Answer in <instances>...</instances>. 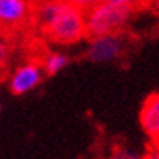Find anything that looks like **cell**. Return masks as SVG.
Wrapping results in <instances>:
<instances>
[{"label": "cell", "mask_w": 159, "mask_h": 159, "mask_svg": "<svg viewBox=\"0 0 159 159\" xmlns=\"http://www.w3.org/2000/svg\"><path fill=\"white\" fill-rule=\"evenodd\" d=\"M107 2H111L114 5H120V7H127V8H135L136 5H140L143 0H107Z\"/></svg>", "instance_id": "cell-12"}, {"label": "cell", "mask_w": 159, "mask_h": 159, "mask_svg": "<svg viewBox=\"0 0 159 159\" xmlns=\"http://www.w3.org/2000/svg\"><path fill=\"white\" fill-rule=\"evenodd\" d=\"M42 71H44L42 65L39 67L34 62L23 63L21 67H18L13 71V75L10 78V83H8L10 93L15 96H21V94H26V93L33 91L41 83Z\"/></svg>", "instance_id": "cell-4"}, {"label": "cell", "mask_w": 159, "mask_h": 159, "mask_svg": "<svg viewBox=\"0 0 159 159\" xmlns=\"http://www.w3.org/2000/svg\"><path fill=\"white\" fill-rule=\"evenodd\" d=\"M0 2H2V0H0Z\"/></svg>", "instance_id": "cell-15"}, {"label": "cell", "mask_w": 159, "mask_h": 159, "mask_svg": "<svg viewBox=\"0 0 159 159\" xmlns=\"http://www.w3.org/2000/svg\"><path fill=\"white\" fill-rule=\"evenodd\" d=\"M132 15V8L114 5L102 0L86 11V30L89 38L104 34H117Z\"/></svg>", "instance_id": "cell-2"}, {"label": "cell", "mask_w": 159, "mask_h": 159, "mask_svg": "<svg viewBox=\"0 0 159 159\" xmlns=\"http://www.w3.org/2000/svg\"><path fill=\"white\" fill-rule=\"evenodd\" d=\"M8 54H10V47L8 44L3 41V39H0V68L5 65L7 59H8Z\"/></svg>", "instance_id": "cell-11"}, {"label": "cell", "mask_w": 159, "mask_h": 159, "mask_svg": "<svg viewBox=\"0 0 159 159\" xmlns=\"http://www.w3.org/2000/svg\"><path fill=\"white\" fill-rule=\"evenodd\" d=\"M124 50V41L117 34H104L91 38L88 49H86V59L94 63L112 62Z\"/></svg>", "instance_id": "cell-3"}, {"label": "cell", "mask_w": 159, "mask_h": 159, "mask_svg": "<svg viewBox=\"0 0 159 159\" xmlns=\"http://www.w3.org/2000/svg\"><path fill=\"white\" fill-rule=\"evenodd\" d=\"M0 109H2V106H0Z\"/></svg>", "instance_id": "cell-14"}, {"label": "cell", "mask_w": 159, "mask_h": 159, "mask_svg": "<svg viewBox=\"0 0 159 159\" xmlns=\"http://www.w3.org/2000/svg\"><path fill=\"white\" fill-rule=\"evenodd\" d=\"M157 10H159V2H157Z\"/></svg>", "instance_id": "cell-13"}, {"label": "cell", "mask_w": 159, "mask_h": 159, "mask_svg": "<svg viewBox=\"0 0 159 159\" xmlns=\"http://www.w3.org/2000/svg\"><path fill=\"white\" fill-rule=\"evenodd\" d=\"M109 159H144V157L140 156L138 153H135V151H132V149H127L124 146H117L112 151Z\"/></svg>", "instance_id": "cell-8"}, {"label": "cell", "mask_w": 159, "mask_h": 159, "mask_svg": "<svg viewBox=\"0 0 159 159\" xmlns=\"http://www.w3.org/2000/svg\"><path fill=\"white\" fill-rule=\"evenodd\" d=\"M140 125L151 141H159V93L144 99L140 111Z\"/></svg>", "instance_id": "cell-5"}, {"label": "cell", "mask_w": 159, "mask_h": 159, "mask_svg": "<svg viewBox=\"0 0 159 159\" xmlns=\"http://www.w3.org/2000/svg\"><path fill=\"white\" fill-rule=\"evenodd\" d=\"M143 157L144 159H159V141H151Z\"/></svg>", "instance_id": "cell-10"}, {"label": "cell", "mask_w": 159, "mask_h": 159, "mask_svg": "<svg viewBox=\"0 0 159 159\" xmlns=\"http://www.w3.org/2000/svg\"><path fill=\"white\" fill-rule=\"evenodd\" d=\"M68 57L65 54H59V52H50L44 57L42 60V68H44V73L52 76V75H57L59 71H62L65 67L68 65Z\"/></svg>", "instance_id": "cell-7"}, {"label": "cell", "mask_w": 159, "mask_h": 159, "mask_svg": "<svg viewBox=\"0 0 159 159\" xmlns=\"http://www.w3.org/2000/svg\"><path fill=\"white\" fill-rule=\"evenodd\" d=\"M84 13V10L67 0H41L34 16L50 41L57 44H75L88 34Z\"/></svg>", "instance_id": "cell-1"}, {"label": "cell", "mask_w": 159, "mask_h": 159, "mask_svg": "<svg viewBox=\"0 0 159 159\" xmlns=\"http://www.w3.org/2000/svg\"><path fill=\"white\" fill-rule=\"evenodd\" d=\"M39 2H41V0H39Z\"/></svg>", "instance_id": "cell-16"}, {"label": "cell", "mask_w": 159, "mask_h": 159, "mask_svg": "<svg viewBox=\"0 0 159 159\" xmlns=\"http://www.w3.org/2000/svg\"><path fill=\"white\" fill-rule=\"evenodd\" d=\"M67 2L73 3L75 7H78V8H81L84 11H88L89 8H93V7L98 5L99 2H102V0H67Z\"/></svg>", "instance_id": "cell-9"}, {"label": "cell", "mask_w": 159, "mask_h": 159, "mask_svg": "<svg viewBox=\"0 0 159 159\" xmlns=\"http://www.w3.org/2000/svg\"><path fill=\"white\" fill-rule=\"evenodd\" d=\"M30 15L28 0H2L0 2V23L18 25Z\"/></svg>", "instance_id": "cell-6"}]
</instances>
